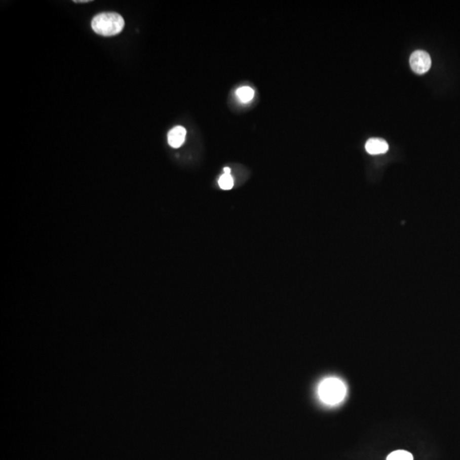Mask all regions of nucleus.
<instances>
[{
  "label": "nucleus",
  "mask_w": 460,
  "mask_h": 460,
  "mask_svg": "<svg viewBox=\"0 0 460 460\" xmlns=\"http://www.w3.org/2000/svg\"><path fill=\"white\" fill-rule=\"evenodd\" d=\"M410 66L415 73L424 74L431 68V56L425 51H414L410 56Z\"/></svg>",
  "instance_id": "7ed1b4c3"
},
{
  "label": "nucleus",
  "mask_w": 460,
  "mask_h": 460,
  "mask_svg": "<svg viewBox=\"0 0 460 460\" xmlns=\"http://www.w3.org/2000/svg\"><path fill=\"white\" fill-rule=\"evenodd\" d=\"M75 3H88V2H91L90 0H79V1H74Z\"/></svg>",
  "instance_id": "9d476101"
},
{
  "label": "nucleus",
  "mask_w": 460,
  "mask_h": 460,
  "mask_svg": "<svg viewBox=\"0 0 460 460\" xmlns=\"http://www.w3.org/2000/svg\"><path fill=\"white\" fill-rule=\"evenodd\" d=\"M347 392L346 384L335 376L324 377L316 387V396L319 401L327 407H336L341 404L346 398Z\"/></svg>",
  "instance_id": "f257e3e1"
},
{
  "label": "nucleus",
  "mask_w": 460,
  "mask_h": 460,
  "mask_svg": "<svg viewBox=\"0 0 460 460\" xmlns=\"http://www.w3.org/2000/svg\"><path fill=\"white\" fill-rule=\"evenodd\" d=\"M125 27L123 17L114 12H103L95 16L91 27L97 34L110 37L120 33Z\"/></svg>",
  "instance_id": "f03ea898"
},
{
  "label": "nucleus",
  "mask_w": 460,
  "mask_h": 460,
  "mask_svg": "<svg viewBox=\"0 0 460 460\" xmlns=\"http://www.w3.org/2000/svg\"><path fill=\"white\" fill-rule=\"evenodd\" d=\"M186 129L182 126H175L174 128L171 129L168 133V143L171 147L177 148L181 147L185 141L186 137Z\"/></svg>",
  "instance_id": "20e7f679"
},
{
  "label": "nucleus",
  "mask_w": 460,
  "mask_h": 460,
  "mask_svg": "<svg viewBox=\"0 0 460 460\" xmlns=\"http://www.w3.org/2000/svg\"><path fill=\"white\" fill-rule=\"evenodd\" d=\"M220 187L223 190H229L233 187V177L230 174H222L218 180Z\"/></svg>",
  "instance_id": "6e6552de"
},
{
  "label": "nucleus",
  "mask_w": 460,
  "mask_h": 460,
  "mask_svg": "<svg viewBox=\"0 0 460 460\" xmlns=\"http://www.w3.org/2000/svg\"><path fill=\"white\" fill-rule=\"evenodd\" d=\"M223 171H224L225 174H230L231 169H230L229 167H225V168L223 169Z\"/></svg>",
  "instance_id": "1a4fd4ad"
},
{
  "label": "nucleus",
  "mask_w": 460,
  "mask_h": 460,
  "mask_svg": "<svg viewBox=\"0 0 460 460\" xmlns=\"http://www.w3.org/2000/svg\"><path fill=\"white\" fill-rule=\"evenodd\" d=\"M236 96L241 102L246 103L252 101L254 97V91L249 86H243L236 91Z\"/></svg>",
  "instance_id": "423d86ee"
},
{
  "label": "nucleus",
  "mask_w": 460,
  "mask_h": 460,
  "mask_svg": "<svg viewBox=\"0 0 460 460\" xmlns=\"http://www.w3.org/2000/svg\"><path fill=\"white\" fill-rule=\"evenodd\" d=\"M365 147L370 155H381L389 150L388 143L381 138H371L366 142Z\"/></svg>",
  "instance_id": "39448f33"
},
{
  "label": "nucleus",
  "mask_w": 460,
  "mask_h": 460,
  "mask_svg": "<svg viewBox=\"0 0 460 460\" xmlns=\"http://www.w3.org/2000/svg\"><path fill=\"white\" fill-rule=\"evenodd\" d=\"M387 460H413L412 453L405 450H396L388 455Z\"/></svg>",
  "instance_id": "0eeeda50"
}]
</instances>
